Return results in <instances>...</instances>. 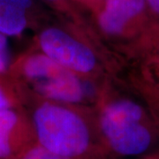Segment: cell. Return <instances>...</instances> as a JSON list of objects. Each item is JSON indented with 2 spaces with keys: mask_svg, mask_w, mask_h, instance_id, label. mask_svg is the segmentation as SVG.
<instances>
[{
  "mask_svg": "<svg viewBox=\"0 0 159 159\" xmlns=\"http://www.w3.org/2000/svg\"><path fill=\"white\" fill-rule=\"evenodd\" d=\"M33 125L40 145L53 153L70 159L89 148V130L84 120L69 109L43 103L34 111Z\"/></svg>",
  "mask_w": 159,
  "mask_h": 159,
  "instance_id": "obj_1",
  "label": "cell"
},
{
  "mask_svg": "<svg viewBox=\"0 0 159 159\" xmlns=\"http://www.w3.org/2000/svg\"><path fill=\"white\" fill-rule=\"evenodd\" d=\"M19 74L33 89L51 100L65 102L81 101L88 91L73 71L55 62L45 54L23 57L18 64Z\"/></svg>",
  "mask_w": 159,
  "mask_h": 159,
  "instance_id": "obj_2",
  "label": "cell"
},
{
  "mask_svg": "<svg viewBox=\"0 0 159 159\" xmlns=\"http://www.w3.org/2000/svg\"><path fill=\"white\" fill-rule=\"evenodd\" d=\"M39 43L47 57L73 72L89 73L96 66L89 48L58 29H48L40 34Z\"/></svg>",
  "mask_w": 159,
  "mask_h": 159,
  "instance_id": "obj_3",
  "label": "cell"
},
{
  "mask_svg": "<svg viewBox=\"0 0 159 159\" xmlns=\"http://www.w3.org/2000/svg\"><path fill=\"white\" fill-rule=\"evenodd\" d=\"M102 133L116 153L124 157H136L147 152L153 142V135L142 120L126 119L101 124Z\"/></svg>",
  "mask_w": 159,
  "mask_h": 159,
  "instance_id": "obj_4",
  "label": "cell"
},
{
  "mask_svg": "<svg viewBox=\"0 0 159 159\" xmlns=\"http://www.w3.org/2000/svg\"><path fill=\"white\" fill-rule=\"evenodd\" d=\"M29 147L27 123L12 108L0 111V159H18Z\"/></svg>",
  "mask_w": 159,
  "mask_h": 159,
  "instance_id": "obj_5",
  "label": "cell"
},
{
  "mask_svg": "<svg viewBox=\"0 0 159 159\" xmlns=\"http://www.w3.org/2000/svg\"><path fill=\"white\" fill-rule=\"evenodd\" d=\"M146 5V0H106L100 26L108 34H119L131 20L142 14Z\"/></svg>",
  "mask_w": 159,
  "mask_h": 159,
  "instance_id": "obj_6",
  "label": "cell"
},
{
  "mask_svg": "<svg viewBox=\"0 0 159 159\" xmlns=\"http://www.w3.org/2000/svg\"><path fill=\"white\" fill-rule=\"evenodd\" d=\"M26 12L9 0H0V33L6 35L22 33L27 26Z\"/></svg>",
  "mask_w": 159,
  "mask_h": 159,
  "instance_id": "obj_7",
  "label": "cell"
},
{
  "mask_svg": "<svg viewBox=\"0 0 159 159\" xmlns=\"http://www.w3.org/2000/svg\"><path fill=\"white\" fill-rule=\"evenodd\" d=\"M18 159H69L53 153L41 145L29 147Z\"/></svg>",
  "mask_w": 159,
  "mask_h": 159,
  "instance_id": "obj_8",
  "label": "cell"
},
{
  "mask_svg": "<svg viewBox=\"0 0 159 159\" xmlns=\"http://www.w3.org/2000/svg\"><path fill=\"white\" fill-rule=\"evenodd\" d=\"M10 66V51L8 40L5 34L0 33V74H6Z\"/></svg>",
  "mask_w": 159,
  "mask_h": 159,
  "instance_id": "obj_9",
  "label": "cell"
},
{
  "mask_svg": "<svg viewBox=\"0 0 159 159\" xmlns=\"http://www.w3.org/2000/svg\"><path fill=\"white\" fill-rule=\"evenodd\" d=\"M13 101L9 90L0 81V111L12 108Z\"/></svg>",
  "mask_w": 159,
  "mask_h": 159,
  "instance_id": "obj_10",
  "label": "cell"
},
{
  "mask_svg": "<svg viewBox=\"0 0 159 159\" xmlns=\"http://www.w3.org/2000/svg\"><path fill=\"white\" fill-rule=\"evenodd\" d=\"M9 1H11L13 5H15L19 8L26 11L29 8V6H31V2H32V0H9Z\"/></svg>",
  "mask_w": 159,
  "mask_h": 159,
  "instance_id": "obj_11",
  "label": "cell"
},
{
  "mask_svg": "<svg viewBox=\"0 0 159 159\" xmlns=\"http://www.w3.org/2000/svg\"><path fill=\"white\" fill-rule=\"evenodd\" d=\"M146 3L152 11L159 14V0H146Z\"/></svg>",
  "mask_w": 159,
  "mask_h": 159,
  "instance_id": "obj_12",
  "label": "cell"
}]
</instances>
